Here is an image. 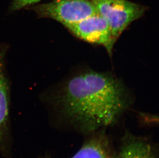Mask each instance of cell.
Instances as JSON below:
<instances>
[{
    "label": "cell",
    "instance_id": "4",
    "mask_svg": "<svg viewBox=\"0 0 159 158\" xmlns=\"http://www.w3.org/2000/svg\"><path fill=\"white\" fill-rule=\"evenodd\" d=\"M65 27L78 39L104 46L109 55H112L114 44L112 40L111 30L108 23L98 13Z\"/></svg>",
    "mask_w": 159,
    "mask_h": 158
},
{
    "label": "cell",
    "instance_id": "3",
    "mask_svg": "<svg viewBox=\"0 0 159 158\" xmlns=\"http://www.w3.org/2000/svg\"><path fill=\"white\" fill-rule=\"evenodd\" d=\"M40 18H48L64 26L78 22L97 14L90 0H53L29 7Z\"/></svg>",
    "mask_w": 159,
    "mask_h": 158
},
{
    "label": "cell",
    "instance_id": "8",
    "mask_svg": "<svg viewBox=\"0 0 159 158\" xmlns=\"http://www.w3.org/2000/svg\"><path fill=\"white\" fill-rule=\"evenodd\" d=\"M41 0H12L10 10L11 11H19L24 8L30 7L41 1Z\"/></svg>",
    "mask_w": 159,
    "mask_h": 158
},
{
    "label": "cell",
    "instance_id": "5",
    "mask_svg": "<svg viewBox=\"0 0 159 158\" xmlns=\"http://www.w3.org/2000/svg\"><path fill=\"white\" fill-rule=\"evenodd\" d=\"M7 51V45L0 43V141L6 133L9 112L10 86L6 70Z\"/></svg>",
    "mask_w": 159,
    "mask_h": 158
},
{
    "label": "cell",
    "instance_id": "6",
    "mask_svg": "<svg viewBox=\"0 0 159 158\" xmlns=\"http://www.w3.org/2000/svg\"><path fill=\"white\" fill-rule=\"evenodd\" d=\"M125 137L116 158H158L153 146L142 138Z\"/></svg>",
    "mask_w": 159,
    "mask_h": 158
},
{
    "label": "cell",
    "instance_id": "7",
    "mask_svg": "<svg viewBox=\"0 0 159 158\" xmlns=\"http://www.w3.org/2000/svg\"><path fill=\"white\" fill-rule=\"evenodd\" d=\"M116 155L105 135L101 134L87 141L71 158H116Z\"/></svg>",
    "mask_w": 159,
    "mask_h": 158
},
{
    "label": "cell",
    "instance_id": "2",
    "mask_svg": "<svg viewBox=\"0 0 159 158\" xmlns=\"http://www.w3.org/2000/svg\"><path fill=\"white\" fill-rule=\"evenodd\" d=\"M97 13L108 23L113 43L133 22L140 19L147 8L127 0H90Z\"/></svg>",
    "mask_w": 159,
    "mask_h": 158
},
{
    "label": "cell",
    "instance_id": "1",
    "mask_svg": "<svg viewBox=\"0 0 159 158\" xmlns=\"http://www.w3.org/2000/svg\"><path fill=\"white\" fill-rule=\"evenodd\" d=\"M55 100L65 116L86 132L114 124L130 103L127 90L120 80L92 70L68 79Z\"/></svg>",
    "mask_w": 159,
    "mask_h": 158
}]
</instances>
